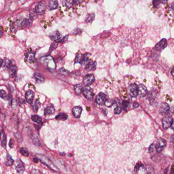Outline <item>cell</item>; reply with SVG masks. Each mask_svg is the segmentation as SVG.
Listing matches in <instances>:
<instances>
[{"label": "cell", "instance_id": "7c38bea8", "mask_svg": "<svg viewBox=\"0 0 174 174\" xmlns=\"http://www.w3.org/2000/svg\"><path fill=\"white\" fill-rule=\"evenodd\" d=\"M49 37L52 40L57 42L60 39H61V34L59 31H56L52 33L49 36Z\"/></svg>", "mask_w": 174, "mask_h": 174}, {"label": "cell", "instance_id": "c3c4849f", "mask_svg": "<svg viewBox=\"0 0 174 174\" xmlns=\"http://www.w3.org/2000/svg\"><path fill=\"white\" fill-rule=\"evenodd\" d=\"M133 107L134 108H138V107H139V104L137 103V102H134V103H133Z\"/></svg>", "mask_w": 174, "mask_h": 174}, {"label": "cell", "instance_id": "6f0895ef", "mask_svg": "<svg viewBox=\"0 0 174 174\" xmlns=\"http://www.w3.org/2000/svg\"><path fill=\"white\" fill-rule=\"evenodd\" d=\"M3 30L1 29V35H0V36H1V37H2V35H3Z\"/></svg>", "mask_w": 174, "mask_h": 174}, {"label": "cell", "instance_id": "f907efd6", "mask_svg": "<svg viewBox=\"0 0 174 174\" xmlns=\"http://www.w3.org/2000/svg\"><path fill=\"white\" fill-rule=\"evenodd\" d=\"M13 139H11L10 140V142H9V146H10V147H12V146H13Z\"/></svg>", "mask_w": 174, "mask_h": 174}, {"label": "cell", "instance_id": "f6af8a7d", "mask_svg": "<svg viewBox=\"0 0 174 174\" xmlns=\"http://www.w3.org/2000/svg\"><path fill=\"white\" fill-rule=\"evenodd\" d=\"M154 147H155V145L154 144H152L150 146L149 148V153H152L153 151H154Z\"/></svg>", "mask_w": 174, "mask_h": 174}, {"label": "cell", "instance_id": "b9f144b4", "mask_svg": "<svg viewBox=\"0 0 174 174\" xmlns=\"http://www.w3.org/2000/svg\"><path fill=\"white\" fill-rule=\"evenodd\" d=\"M0 95H1V98L2 99H5L6 98H7V94L6 92L3 90H1V92H0Z\"/></svg>", "mask_w": 174, "mask_h": 174}, {"label": "cell", "instance_id": "4dcf8cb0", "mask_svg": "<svg viewBox=\"0 0 174 174\" xmlns=\"http://www.w3.org/2000/svg\"><path fill=\"white\" fill-rule=\"evenodd\" d=\"M26 58L28 59V60L30 62L33 61V60L34 59V54H33L32 52H30L29 53L26 54Z\"/></svg>", "mask_w": 174, "mask_h": 174}, {"label": "cell", "instance_id": "cb8c5ba5", "mask_svg": "<svg viewBox=\"0 0 174 174\" xmlns=\"http://www.w3.org/2000/svg\"><path fill=\"white\" fill-rule=\"evenodd\" d=\"M82 85L81 83L77 84L74 86L75 92L78 95H79L81 93V91H82Z\"/></svg>", "mask_w": 174, "mask_h": 174}, {"label": "cell", "instance_id": "ba28073f", "mask_svg": "<svg viewBox=\"0 0 174 174\" xmlns=\"http://www.w3.org/2000/svg\"><path fill=\"white\" fill-rule=\"evenodd\" d=\"M173 119L171 116H167L162 119V126L163 129H167L171 127Z\"/></svg>", "mask_w": 174, "mask_h": 174}, {"label": "cell", "instance_id": "30bf717a", "mask_svg": "<svg viewBox=\"0 0 174 174\" xmlns=\"http://www.w3.org/2000/svg\"><path fill=\"white\" fill-rule=\"evenodd\" d=\"M138 95L141 97H145L147 93V90L145 86L143 84H140L138 85Z\"/></svg>", "mask_w": 174, "mask_h": 174}, {"label": "cell", "instance_id": "277c9868", "mask_svg": "<svg viewBox=\"0 0 174 174\" xmlns=\"http://www.w3.org/2000/svg\"><path fill=\"white\" fill-rule=\"evenodd\" d=\"M83 93L84 97L89 101H92L93 99L94 93L92 89L89 86H87L83 89Z\"/></svg>", "mask_w": 174, "mask_h": 174}, {"label": "cell", "instance_id": "f35d334b", "mask_svg": "<svg viewBox=\"0 0 174 174\" xmlns=\"http://www.w3.org/2000/svg\"><path fill=\"white\" fill-rule=\"evenodd\" d=\"M121 111H122V109L120 107H117L114 109V113L116 115H119L121 112Z\"/></svg>", "mask_w": 174, "mask_h": 174}, {"label": "cell", "instance_id": "1f68e13d", "mask_svg": "<svg viewBox=\"0 0 174 174\" xmlns=\"http://www.w3.org/2000/svg\"><path fill=\"white\" fill-rule=\"evenodd\" d=\"M20 152L25 156L27 157L29 156V152L26 147H22L20 149Z\"/></svg>", "mask_w": 174, "mask_h": 174}, {"label": "cell", "instance_id": "db71d44e", "mask_svg": "<svg viewBox=\"0 0 174 174\" xmlns=\"http://www.w3.org/2000/svg\"><path fill=\"white\" fill-rule=\"evenodd\" d=\"M168 0H161V3L163 4H165L166 3H167V2H168Z\"/></svg>", "mask_w": 174, "mask_h": 174}, {"label": "cell", "instance_id": "ac0fdd59", "mask_svg": "<svg viewBox=\"0 0 174 174\" xmlns=\"http://www.w3.org/2000/svg\"><path fill=\"white\" fill-rule=\"evenodd\" d=\"M55 109L53 106L48 107L45 109V116L53 115L55 113Z\"/></svg>", "mask_w": 174, "mask_h": 174}, {"label": "cell", "instance_id": "9c48e42d", "mask_svg": "<svg viewBox=\"0 0 174 174\" xmlns=\"http://www.w3.org/2000/svg\"><path fill=\"white\" fill-rule=\"evenodd\" d=\"M170 110V107L168 104L166 103H162L160 106L159 111L162 115H166L168 114Z\"/></svg>", "mask_w": 174, "mask_h": 174}, {"label": "cell", "instance_id": "83f0119b", "mask_svg": "<svg viewBox=\"0 0 174 174\" xmlns=\"http://www.w3.org/2000/svg\"><path fill=\"white\" fill-rule=\"evenodd\" d=\"M4 66L7 68H10V66L11 65V61L9 59H6L4 61Z\"/></svg>", "mask_w": 174, "mask_h": 174}, {"label": "cell", "instance_id": "44dd1931", "mask_svg": "<svg viewBox=\"0 0 174 174\" xmlns=\"http://www.w3.org/2000/svg\"><path fill=\"white\" fill-rule=\"evenodd\" d=\"M13 161H14V160H13L10 154H8L7 155V157H6V161H5L6 164L7 166H11L13 164Z\"/></svg>", "mask_w": 174, "mask_h": 174}, {"label": "cell", "instance_id": "9f6ffc18", "mask_svg": "<svg viewBox=\"0 0 174 174\" xmlns=\"http://www.w3.org/2000/svg\"><path fill=\"white\" fill-rule=\"evenodd\" d=\"M3 61L2 60V59H1V66H3Z\"/></svg>", "mask_w": 174, "mask_h": 174}, {"label": "cell", "instance_id": "d6a6232c", "mask_svg": "<svg viewBox=\"0 0 174 174\" xmlns=\"http://www.w3.org/2000/svg\"><path fill=\"white\" fill-rule=\"evenodd\" d=\"M143 164L141 163V162H138L136 164V166H135V168H134V173H137L138 172V171H139V170H140V169L141 168H142V167H143Z\"/></svg>", "mask_w": 174, "mask_h": 174}, {"label": "cell", "instance_id": "484cf974", "mask_svg": "<svg viewBox=\"0 0 174 174\" xmlns=\"http://www.w3.org/2000/svg\"><path fill=\"white\" fill-rule=\"evenodd\" d=\"M31 119L33 121H34V122L37 123H40L41 122V120H42V119L40 116H38L37 115H36L32 116Z\"/></svg>", "mask_w": 174, "mask_h": 174}, {"label": "cell", "instance_id": "6da1fadb", "mask_svg": "<svg viewBox=\"0 0 174 174\" xmlns=\"http://www.w3.org/2000/svg\"><path fill=\"white\" fill-rule=\"evenodd\" d=\"M47 8V5L45 1H41L38 2L35 6V10L37 15H42L45 12Z\"/></svg>", "mask_w": 174, "mask_h": 174}, {"label": "cell", "instance_id": "2e32d148", "mask_svg": "<svg viewBox=\"0 0 174 174\" xmlns=\"http://www.w3.org/2000/svg\"><path fill=\"white\" fill-rule=\"evenodd\" d=\"M74 4V0H63L62 2V5L67 8L73 7Z\"/></svg>", "mask_w": 174, "mask_h": 174}, {"label": "cell", "instance_id": "e575fe53", "mask_svg": "<svg viewBox=\"0 0 174 174\" xmlns=\"http://www.w3.org/2000/svg\"><path fill=\"white\" fill-rule=\"evenodd\" d=\"M114 103H115V101H112V100L108 99H107L106 100L105 103V105L106 106H107V107H110L114 105Z\"/></svg>", "mask_w": 174, "mask_h": 174}, {"label": "cell", "instance_id": "ffe728a7", "mask_svg": "<svg viewBox=\"0 0 174 174\" xmlns=\"http://www.w3.org/2000/svg\"><path fill=\"white\" fill-rule=\"evenodd\" d=\"M95 18V14L94 13H89L88 14H87L85 20V22L87 23H91L92 21H93V20H94Z\"/></svg>", "mask_w": 174, "mask_h": 174}, {"label": "cell", "instance_id": "f1b7e54d", "mask_svg": "<svg viewBox=\"0 0 174 174\" xmlns=\"http://www.w3.org/2000/svg\"><path fill=\"white\" fill-rule=\"evenodd\" d=\"M58 72L59 74H60L61 75H64V76H67L69 74V72L66 69H65L64 67L61 68L60 69H59Z\"/></svg>", "mask_w": 174, "mask_h": 174}, {"label": "cell", "instance_id": "52a82bcc", "mask_svg": "<svg viewBox=\"0 0 174 174\" xmlns=\"http://www.w3.org/2000/svg\"><path fill=\"white\" fill-rule=\"evenodd\" d=\"M95 78L92 74H88L86 75L83 79V83L86 86L91 85L94 81Z\"/></svg>", "mask_w": 174, "mask_h": 174}, {"label": "cell", "instance_id": "681fc988", "mask_svg": "<svg viewBox=\"0 0 174 174\" xmlns=\"http://www.w3.org/2000/svg\"><path fill=\"white\" fill-rule=\"evenodd\" d=\"M7 98L8 101H9V102L12 101V97H11V95L10 94H9L7 95Z\"/></svg>", "mask_w": 174, "mask_h": 174}, {"label": "cell", "instance_id": "7dc6e473", "mask_svg": "<svg viewBox=\"0 0 174 174\" xmlns=\"http://www.w3.org/2000/svg\"><path fill=\"white\" fill-rule=\"evenodd\" d=\"M31 174H40V172L39 171V170L34 169V170H32L31 171Z\"/></svg>", "mask_w": 174, "mask_h": 174}, {"label": "cell", "instance_id": "7a4b0ae2", "mask_svg": "<svg viewBox=\"0 0 174 174\" xmlns=\"http://www.w3.org/2000/svg\"><path fill=\"white\" fill-rule=\"evenodd\" d=\"M167 145V142L166 141L162 138H159L156 144L155 147L156 149V151L157 153H160L161 152L164 148L166 147Z\"/></svg>", "mask_w": 174, "mask_h": 174}, {"label": "cell", "instance_id": "f546056e", "mask_svg": "<svg viewBox=\"0 0 174 174\" xmlns=\"http://www.w3.org/2000/svg\"><path fill=\"white\" fill-rule=\"evenodd\" d=\"M6 145V137L5 133L2 132V142H1V145L3 147H5Z\"/></svg>", "mask_w": 174, "mask_h": 174}, {"label": "cell", "instance_id": "e0dca14e", "mask_svg": "<svg viewBox=\"0 0 174 174\" xmlns=\"http://www.w3.org/2000/svg\"><path fill=\"white\" fill-rule=\"evenodd\" d=\"M34 78L38 83H42L45 81L44 77L40 73H36L34 75Z\"/></svg>", "mask_w": 174, "mask_h": 174}, {"label": "cell", "instance_id": "9a60e30c", "mask_svg": "<svg viewBox=\"0 0 174 174\" xmlns=\"http://www.w3.org/2000/svg\"><path fill=\"white\" fill-rule=\"evenodd\" d=\"M95 67L96 62L93 61H90L87 63L85 68L87 71H92L95 70Z\"/></svg>", "mask_w": 174, "mask_h": 174}, {"label": "cell", "instance_id": "5bb4252c", "mask_svg": "<svg viewBox=\"0 0 174 174\" xmlns=\"http://www.w3.org/2000/svg\"><path fill=\"white\" fill-rule=\"evenodd\" d=\"M34 92L31 90H28L26 93V99L27 102L29 103V104H31L33 98H34Z\"/></svg>", "mask_w": 174, "mask_h": 174}, {"label": "cell", "instance_id": "11a10c76", "mask_svg": "<svg viewBox=\"0 0 174 174\" xmlns=\"http://www.w3.org/2000/svg\"><path fill=\"white\" fill-rule=\"evenodd\" d=\"M171 74L173 77H174V66H173V67L172 68V71H171Z\"/></svg>", "mask_w": 174, "mask_h": 174}, {"label": "cell", "instance_id": "91938a15", "mask_svg": "<svg viewBox=\"0 0 174 174\" xmlns=\"http://www.w3.org/2000/svg\"><path fill=\"white\" fill-rule=\"evenodd\" d=\"M171 173L172 174H174V169H173L172 170V172H171Z\"/></svg>", "mask_w": 174, "mask_h": 174}, {"label": "cell", "instance_id": "7bdbcfd3", "mask_svg": "<svg viewBox=\"0 0 174 174\" xmlns=\"http://www.w3.org/2000/svg\"><path fill=\"white\" fill-rule=\"evenodd\" d=\"M147 171L148 173H154V169L151 166H148L147 167Z\"/></svg>", "mask_w": 174, "mask_h": 174}, {"label": "cell", "instance_id": "74e56055", "mask_svg": "<svg viewBox=\"0 0 174 174\" xmlns=\"http://www.w3.org/2000/svg\"><path fill=\"white\" fill-rule=\"evenodd\" d=\"M12 107L13 109H16L17 107H18V102L17 101L15 100V99H12Z\"/></svg>", "mask_w": 174, "mask_h": 174}, {"label": "cell", "instance_id": "8992f818", "mask_svg": "<svg viewBox=\"0 0 174 174\" xmlns=\"http://www.w3.org/2000/svg\"><path fill=\"white\" fill-rule=\"evenodd\" d=\"M107 99V95L103 92H100L97 97L96 102L99 105H103L105 104V103Z\"/></svg>", "mask_w": 174, "mask_h": 174}, {"label": "cell", "instance_id": "7402d4cb", "mask_svg": "<svg viewBox=\"0 0 174 174\" xmlns=\"http://www.w3.org/2000/svg\"><path fill=\"white\" fill-rule=\"evenodd\" d=\"M83 60H84V55L81 54H78L75 58V63H83Z\"/></svg>", "mask_w": 174, "mask_h": 174}, {"label": "cell", "instance_id": "ee69618b", "mask_svg": "<svg viewBox=\"0 0 174 174\" xmlns=\"http://www.w3.org/2000/svg\"><path fill=\"white\" fill-rule=\"evenodd\" d=\"M129 104V102L128 101H123L122 102V106L125 108H126L128 106Z\"/></svg>", "mask_w": 174, "mask_h": 174}, {"label": "cell", "instance_id": "d6986e66", "mask_svg": "<svg viewBox=\"0 0 174 174\" xmlns=\"http://www.w3.org/2000/svg\"><path fill=\"white\" fill-rule=\"evenodd\" d=\"M15 170L18 173L22 174L25 171V168L21 163H19L16 166Z\"/></svg>", "mask_w": 174, "mask_h": 174}, {"label": "cell", "instance_id": "4316f807", "mask_svg": "<svg viewBox=\"0 0 174 174\" xmlns=\"http://www.w3.org/2000/svg\"><path fill=\"white\" fill-rule=\"evenodd\" d=\"M22 25L24 27L29 28L31 26V22H30V21L29 20L25 19L23 21Z\"/></svg>", "mask_w": 174, "mask_h": 174}, {"label": "cell", "instance_id": "603a6c76", "mask_svg": "<svg viewBox=\"0 0 174 174\" xmlns=\"http://www.w3.org/2000/svg\"><path fill=\"white\" fill-rule=\"evenodd\" d=\"M55 118L57 120H65L67 118V115L65 113H60L56 116Z\"/></svg>", "mask_w": 174, "mask_h": 174}, {"label": "cell", "instance_id": "d590c367", "mask_svg": "<svg viewBox=\"0 0 174 174\" xmlns=\"http://www.w3.org/2000/svg\"><path fill=\"white\" fill-rule=\"evenodd\" d=\"M82 30L79 28H77L76 29H74L73 32V34L75 35H80L82 33Z\"/></svg>", "mask_w": 174, "mask_h": 174}, {"label": "cell", "instance_id": "60d3db41", "mask_svg": "<svg viewBox=\"0 0 174 174\" xmlns=\"http://www.w3.org/2000/svg\"><path fill=\"white\" fill-rule=\"evenodd\" d=\"M161 3V0H153V4L155 7H157Z\"/></svg>", "mask_w": 174, "mask_h": 174}, {"label": "cell", "instance_id": "5b68a950", "mask_svg": "<svg viewBox=\"0 0 174 174\" xmlns=\"http://www.w3.org/2000/svg\"><path fill=\"white\" fill-rule=\"evenodd\" d=\"M167 45L168 42L167 39L165 38H163L156 45L155 49L157 51H161L165 49L167 47Z\"/></svg>", "mask_w": 174, "mask_h": 174}, {"label": "cell", "instance_id": "ab89813d", "mask_svg": "<svg viewBox=\"0 0 174 174\" xmlns=\"http://www.w3.org/2000/svg\"><path fill=\"white\" fill-rule=\"evenodd\" d=\"M68 35H66L65 36H64V37H63L62 38L60 39L59 41H58L57 42H59V43H63V42H66L67 39H68Z\"/></svg>", "mask_w": 174, "mask_h": 174}, {"label": "cell", "instance_id": "8fae6325", "mask_svg": "<svg viewBox=\"0 0 174 174\" xmlns=\"http://www.w3.org/2000/svg\"><path fill=\"white\" fill-rule=\"evenodd\" d=\"M59 5V3L57 0H51L48 5V8L49 10H53L57 9Z\"/></svg>", "mask_w": 174, "mask_h": 174}, {"label": "cell", "instance_id": "680465c9", "mask_svg": "<svg viewBox=\"0 0 174 174\" xmlns=\"http://www.w3.org/2000/svg\"><path fill=\"white\" fill-rule=\"evenodd\" d=\"M168 169L167 168V169H166V170H165V172H164V173H165V174H167V173H168Z\"/></svg>", "mask_w": 174, "mask_h": 174}, {"label": "cell", "instance_id": "816d5d0a", "mask_svg": "<svg viewBox=\"0 0 174 174\" xmlns=\"http://www.w3.org/2000/svg\"><path fill=\"white\" fill-rule=\"evenodd\" d=\"M171 128L174 131V119H173V121H172V124H171Z\"/></svg>", "mask_w": 174, "mask_h": 174}, {"label": "cell", "instance_id": "4fadbf2b", "mask_svg": "<svg viewBox=\"0 0 174 174\" xmlns=\"http://www.w3.org/2000/svg\"><path fill=\"white\" fill-rule=\"evenodd\" d=\"M82 111V108L79 106H75L73 108V114L74 116L76 118H79Z\"/></svg>", "mask_w": 174, "mask_h": 174}, {"label": "cell", "instance_id": "d4e9b609", "mask_svg": "<svg viewBox=\"0 0 174 174\" xmlns=\"http://www.w3.org/2000/svg\"><path fill=\"white\" fill-rule=\"evenodd\" d=\"M16 69H17V67L15 64L11 65L10 69V75H11V78H13L15 76L16 72Z\"/></svg>", "mask_w": 174, "mask_h": 174}, {"label": "cell", "instance_id": "3957f363", "mask_svg": "<svg viewBox=\"0 0 174 174\" xmlns=\"http://www.w3.org/2000/svg\"><path fill=\"white\" fill-rule=\"evenodd\" d=\"M128 90L130 96L132 98H136L138 94V88L136 83L131 84L129 87Z\"/></svg>", "mask_w": 174, "mask_h": 174}, {"label": "cell", "instance_id": "f5cc1de1", "mask_svg": "<svg viewBox=\"0 0 174 174\" xmlns=\"http://www.w3.org/2000/svg\"><path fill=\"white\" fill-rule=\"evenodd\" d=\"M33 161H34V162L37 163L38 161V158H36V157L34 158H33Z\"/></svg>", "mask_w": 174, "mask_h": 174}, {"label": "cell", "instance_id": "bcb514c9", "mask_svg": "<svg viewBox=\"0 0 174 174\" xmlns=\"http://www.w3.org/2000/svg\"><path fill=\"white\" fill-rule=\"evenodd\" d=\"M83 0H74V4L75 5H79L82 3Z\"/></svg>", "mask_w": 174, "mask_h": 174}, {"label": "cell", "instance_id": "8d00e7d4", "mask_svg": "<svg viewBox=\"0 0 174 174\" xmlns=\"http://www.w3.org/2000/svg\"><path fill=\"white\" fill-rule=\"evenodd\" d=\"M40 103H39V102L38 101L36 100V101L35 102L34 105L33 106V108L34 111H35V112L37 111V110L38 109V108L40 106Z\"/></svg>", "mask_w": 174, "mask_h": 174}, {"label": "cell", "instance_id": "836d02e7", "mask_svg": "<svg viewBox=\"0 0 174 174\" xmlns=\"http://www.w3.org/2000/svg\"><path fill=\"white\" fill-rule=\"evenodd\" d=\"M57 47H58V42H56L53 43V44L51 45V46H50V49H49V51L48 54H49V53H50L52 51H53V50H54L55 49H56L57 48Z\"/></svg>", "mask_w": 174, "mask_h": 174}]
</instances>
